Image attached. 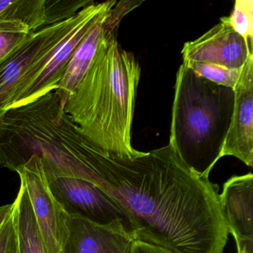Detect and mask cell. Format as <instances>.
Here are the masks:
<instances>
[{
    "instance_id": "obj_1",
    "label": "cell",
    "mask_w": 253,
    "mask_h": 253,
    "mask_svg": "<svg viewBox=\"0 0 253 253\" xmlns=\"http://www.w3.org/2000/svg\"><path fill=\"white\" fill-rule=\"evenodd\" d=\"M91 183L125 213L135 241L172 253H223L229 232L218 186L192 172L169 145L131 159L105 152Z\"/></svg>"
},
{
    "instance_id": "obj_2",
    "label": "cell",
    "mask_w": 253,
    "mask_h": 253,
    "mask_svg": "<svg viewBox=\"0 0 253 253\" xmlns=\"http://www.w3.org/2000/svg\"><path fill=\"white\" fill-rule=\"evenodd\" d=\"M119 24L102 40L97 55L65 106L83 134L104 152L134 158L143 152L131 145V127L141 69L118 41Z\"/></svg>"
},
{
    "instance_id": "obj_3",
    "label": "cell",
    "mask_w": 253,
    "mask_h": 253,
    "mask_svg": "<svg viewBox=\"0 0 253 253\" xmlns=\"http://www.w3.org/2000/svg\"><path fill=\"white\" fill-rule=\"evenodd\" d=\"M65 106L53 91L7 109L0 118V167L16 171L38 156L46 175L91 181L103 150L83 134Z\"/></svg>"
},
{
    "instance_id": "obj_4",
    "label": "cell",
    "mask_w": 253,
    "mask_h": 253,
    "mask_svg": "<svg viewBox=\"0 0 253 253\" xmlns=\"http://www.w3.org/2000/svg\"><path fill=\"white\" fill-rule=\"evenodd\" d=\"M234 90L197 75L182 63L176 75L169 143L186 167L209 178L222 158L234 107Z\"/></svg>"
},
{
    "instance_id": "obj_5",
    "label": "cell",
    "mask_w": 253,
    "mask_h": 253,
    "mask_svg": "<svg viewBox=\"0 0 253 253\" xmlns=\"http://www.w3.org/2000/svg\"><path fill=\"white\" fill-rule=\"evenodd\" d=\"M95 2L93 1L68 20L37 31L18 49L0 63V118L9 108L28 72L57 49L89 14Z\"/></svg>"
},
{
    "instance_id": "obj_6",
    "label": "cell",
    "mask_w": 253,
    "mask_h": 253,
    "mask_svg": "<svg viewBox=\"0 0 253 253\" xmlns=\"http://www.w3.org/2000/svg\"><path fill=\"white\" fill-rule=\"evenodd\" d=\"M46 177L53 195L69 216L123 229L134 238L129 219L98 186L77 177Z\"/></svg>"
},
{
    "instance_id": "obj_7",
    "label": "cell",
    "mask_w": 253,
    "mask_h": 253,
    "mask_svg": "<svg viewBox=\"0 0 253 253\" xmlns=\"http://www.w3.org/2000/svg\"><path fill=\"white\" fill-rule=\"evenodd\" d=\"M16 172L26 188L47 253H64L69 215L53 195L41 158L32 156Z\"/></svg>"
},
{
    "instance_id": "obj_8",
    "label": "cell",
    "mask_w": 253,
    "mask_h": 253,
    "mask_svg": "<svg viewBox=\"0 0 253 253\" xmlns=\"http://www.w3.org/2000/svg\"><path fill=\"white\" fill-rule=\"evenodd\" d=\"M181 54L183 63L196 62L240 69L253 50V45L232 29L229 17H223L202 36L186 42Z\"/></svg>"
},
{
    "instance_id": "obj_9",
    "label": "cell",
    "mask_w": 253,
    "mask_h": 253,
    "mask_svg": "<svg viewBox=\"0 0 253 253\" xmlns=\"http://www.w3.org/2000/svg\"><path fill=\"white\" fill-rule=\"evenodd\" d=\"M143 3L142 1H119L99 18L74 51L61 81L54 90L65 102L74 94L91 67L106 32L121 24L124 17Z\"/></svg>"
},
{
    "instance_id": "obj_10",
    "label": "cell",
    "mask_w": 253,
    "mask_h": 253,
    "mask_svg": "<svg viewBox=\"0 0 253 253\" xmlns=\"http://www.w3.org/2000/svg\"><path fill=\"white\" fill-rule=\"evenodd\" d=\"M116 3L115 0L95 2L87 17L58 45L38 78L13 100L9 109L29 103L45 93L54 91L64 75L66 66L74 51L83 38L99 18L113 8Z\"/></svg>"
},
{
    "instance_id": "obj_11",
    "label": "cell",
    "mask_w": 253,
    "mask_h": 253,
    "mask_svg": "<svg viewBox=\"0 0 253 253\" xmlns=\"http://www.w3.org/2000/svg\"><path fill=\"white\" fill-rule=\"evenodd\" d=\"M234 90V107L221 157L233 156L252 167L253 163V54L241 69Z\"/></svg>"
},
{
    "instance_id": "obj_12",
    "label": "cell",
    "mask_w": 253,
    "mask_h": 253,
    "mask_svg": "<svg viewBox=\"0 0 253 253\" xmlns=\"http://www.w3.org/2000/svg\"><path fill=\"white\" fill-rule=\"evenodd\" d=\"M223 220L236 244L253 241V175L233 176L219 195Z\"/></svg>"
},
{
    "instance_id": "obj_13",
    "label": "cell",
    "mask_w": 253,
    "mask_h": 253,
    "mask_svg": "<svg viewBox=\"0 0 253 253\" xmlns=\"http://www.w3.org/2000/svg\"><path fill=\"white\" fill-rule=\"evenodd\" d=\"M64 253H131L134 238L126 231L69 216Z\"/></svg>"
},
{
    "instance_id": "obj_14",
    "label": "cell",
    "mask_w": 253,
    "mask_h": 253,
    "mask_svg": "<svg viewBox=\"0 0 253 253\" xmlns=\"http://www.w3.org/2000/svg\"><path fill=\"white\" fill-rule=\"evenodd\" d=\"M11 217L15 235V253H47L30 200L22 183L13 202Z\"/></svg>"
},
{
    "instance_id": "obj_15",
    "label": "cell",
    "mask_w": 253,
    "mask_h": 253,
    "mask_svg": "<svg viewBox=\"0 0 253 253\" xmlns=\"http://www.w3.org/2000/svg\"><path fill=\"white\" fill-rule=\"evenodd\" d=\"M8 22L23 23L34 32L50 26L48 0H0V23Z\"/></svg>"
},
{
    "instance_id": "obj_16",
    "label": "cell",
    "mask_w": 253,
    "mask_h": 253,
    "mask_svg": "<svg viewBox=\"0 0 253 253\" xmlns=\"http://www.w3.org/2000/svg\"><path fill=\"white\" fill-rule=\"evenodd\" d=\"M35 32L21 23H0V63L18 49Z\"/></svg>"
},
{
    "instance_id": "obj_17",
    "label": "cell",
    "mask_w": 253,
    "mask_h": 253,
    "mask_svg": "<svg viewBox=\"0 0 253 253\" xmlns=\"http://www.w3.org/2000/svg\"><path fill=\"white\" fill-rule=\"evenodd\" d=\"M197 75L217 85L233 89L238 82L241 69H230L217 65L188 62L183 63Z\"/></svg>"
},
{
    "instance_id": "obj_18",
    "label": "cell",
    "mask_w": 253,
    "mask_h": 253,
    "mask_svg": "<svg viewBox=\"0 0 253 253\" xmlns=\"http://www.w3.org/2000/svg\"><path fill=\"white\" fill-rule=\"evenodd\" d=\"M229 20L235 32L253 45V0H236Z\"/></svg>"
},
{
    "instance_id": "obj_19",
    "label": "cell",
    "mask_w": 253,
    "mask_h": 253,
    "mask_svg": "<svg viewBox=\"0 0 253 253\" xmlns=\"http://www.w3.org/2000/svg\"><path fill=\"white\" fill-rule=\"evenodd\" d=\"M15 251V235L11 215L0 232V253H16Z\"/></svg>"
},
{
    "instance_id": "obj_20",
    "label": "cell",
    "mask_w": 253,
    "mask_h": 253,
    "mask_svg": "<svg viewBox=\"0 0 253 253\" xmlns=\"http://www.w3.org/2000/svg\"><path fill=\"white\" fill-rule=\"evenodd\" d=\"M131 253H172L169 250L149 243L135 241L132 245Z\"/></svg>"
},
{
    "instance_id": "obj_21",
    "label": "cell",
    "mask_w": 253,
    "mask_h": 253,
    "mask_svg": "<svg viewBox=\"0 0 253 253\" xmlns=\"http://www.w3.org/2000/svg\"><path fill=\"white\" fill-rule=\"evenodd\" d=\"M12 209L13 203L0 207V232L2 230V227L6 223L7 220L11 217Z\"/></svg>"
},
{
    "instance_id": "obj_22",
    "label": "cell",
    "mask_w": 253,
    "mask_h": 253,
    "mask_svg": "<svg viewBox=\"0 0 253 253\" xmlns=\"http://www.w3.org/2000/svg\"><path fill=\"white\" fill-rule=\"evenodd\" d=\"M238 253H253V241L237 244Z\"/></svg>"
}]
</instances>
